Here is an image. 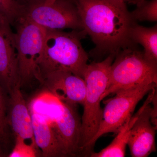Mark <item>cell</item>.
Wrapping results in <instances>:
<instances>
[{"mask_svg": "<svg viewBox=\"0 0 157 157\" xmlns=\"http://www.w3.org/2000/svg\"><path fill=\"white\" fill-rule=\"evenodd\" d=\"M0 85L8 95L21 86L14 33L0 26Z\"/></svg>", "mask_w": 157, "mask_h": 157, "instance_id": "30bf717a", "label": "cell"}, {"mask_svg": "<svg viewBox=\"0 0 157 157\" xmlns=\"http://www.w3.org/2000/svg\"><path fill=\"white\" fill-rule=\"evenodd\" d=\"M31 113V112H30ZM36 145L43 157H66L63 149L50 124L31 113Z\"/></svg>", "mask_w": 157, "mask_h": 157, "instance_id": "4fadbf2b", "label": "cell"}, {"mask_svg": "<svg viewBox=\"0 0 157 157\" xmlns=\"http://www.w3.org/2000/svg\"><path fill=\"white\" fill-rule=\"evenodd\" d=\"M24 17L45 29L83 30L74 0H45L28 9Z\"/></svg>", "mask_w": 157, "mask_h": 157, "instance_id": "52a82bcc", "label": "cell"}, {"mask_svg": "<svg viewBox=\"0 0 157 157\" xmlns=\"http://www.w3.org/2000/svg\"><path fill=\"white\" fill-rule=\"evenodd\" d=\"M76 107L64 103L62 114L51 124L66 157L74 156L79 153L81 121Z\"/></svg>", "mask_w": 157, "mask_h": 157, "instance_id": "8fae6325", "label": "cell"}, {"mask_svg": "<svg viewBox=\"0 0 157 157\" xmlns=\"http://www.w3.org/2000/svg\"><path fill=\"white\" fill-rule=\"evenodd\" d=\"M120 1H122L125 3H133L136 1V0H120Z\"/></svg>", "mask_w": 157, "mask_h": 157, "instance_id": "603a6c76", "label": "cell"}, {"mask_svg": "<svg viewBox=\"0 0 157 157\" xmlns=\"http://www.w3.org/2000/svg\"><path fill=\"white\" fill-rule=\"evenodd\" d=\"M26 9L15 0H0V26L11 30V25L25 15Z\"/></svg>", "mask_w": 157, "mask_h": 157, "instance_id": "e0dca14e", "label": "cell"}, {"mask_svg": "<svg viewBox=\"0 0 157 157\" xmlns=\"http://www.w3.org/2000/svg\"><path fill=\"white\" fill-rule=\"evenodd\" d=\"M83 30L95 45L90 55L95 59L116 56L125 48L137 47L130 38L133 26L126 4L120 0H74Z\"/></svg>", "mask_w": 157, "mask_h": 157, "instance_id": "6da1fadb", "label": "cell"}, {"mask_svg": "<svg viewBox=\"0 0 157 157\" xmlns=\"http://www.w3.org/2000/svg\"><path fill=\"white\" fill-rule=\"evenodd\" d=\"M14 40L18 57L21 87L33 82H42L39 64L46 30L23 17L15 24Z\"/></svg>", "mask_w": 157, "mask_h": 157, "instance_id": "277c9868", "label": "cell"}, {"mask_svg": "<svg viewBox=\"0 0 157 157\" xmlns=\"http://www.w3.org/2000/svg\"><path fill=\"white\" fill-rule=\"evenodd\" d=\"M157 83L143 84L118 90L114 97L104 101L102 121L98 132L86 146L82 153L90 155L97 140L109 133L117 134L130 117L135 107L147 94L155 88Z\"/></svg>", "mask_w": 157, "mask_h": 157, "instance_id": "8992f818", "label": "cell"}, {"mask_svg": "<svg viewBox=\"0 0 157 157\" xmlns=\"http://www.w3.org/2000/svg\"><path fill=\"white\" fill-rule=\"evenodd\" d=\"M28 107L31 113L52 124L62 114L64 103L47 90L34 98Z\"/></svg>", "mask_w": 157, "mask_h": 157, "instance_id": "5bb4252c", "label": "cell"}, {"mask_svg": "<svg viewBox=\"0 0 157 157\" xmlns=\"http://www.w3.org/2000/svg\"><path fill=\"white\" fill-rule=\"evenodd\" d=\"M21 88L19 86H17L8 95V126L15 137L29 140L32 144L37 147L34 139L30 111L22 95Z\"/></svg>", "mask_w": 157, "mask_h": 157, "instance_id": "7c38bea8", "label": "cell"}, {"mask_svg": "<svg viewBox=\"0 0 157 157\" xmlns=\"http://www.w3.org/2000/svg\"><path fill=\"white\" fill-rule=\"evenodd\" d=\"M9 96L0 85V148L5 152L10 141V131L7 122Z\"/></svg>", "mask_w": 157, "mask_h": 157, "instance_id": "d6986e66", "label": "cell"}, {"mask_svg": "<svg viewBox=\"0 0 157 157\" xmlns=\"http://www.w3.org/2000/svg\"><path fill=\"white\" fill-rule=\"evenodd\" d=\"M6 155V153L4 152L0 148V157L5 156V155Z\"/></svg>", "mask_w": 157, "mask_h": 157, "instance_id": "cb8c5ba5", "label": "cell"}, {"mask_svg": "<svg viewBox=\"0 0 157 157\" xmlns=\"http://www.w3.org/2000/svg\"><path fill=\"white\" fill-rule=\"evenodd\" d=\"M45 0H15L19 5L25 7L26 9V11L31 7L41 4Z\"/></svg>", "mask_w": 157, "mask_h": 157, "instance_id": "7402d4cb", "label": "cell"}, {"mask_svg": "<svg viewBox=\"0 0 157 157\" xmlns=\"http://www.w3.org/2000/svg\"><path fill=\"white\" fill-rule=\"evenodd\" d=\"M46 30L39 64L42 81L45 76L57 70L69 71L83 78L89 57L81 42L87 36L85 31Z\"/></svg>", "mask_w": 157, "mask_h": 157, "instance_id": "7a4b0ae2", "label": "cell"}, {"mask_svg": "<svg viewBox=\"0 0 157 157\" xmlns=\"http://www.w3.org/2000/svg\"><path fill=\"white\" fill-rule=\"evenodd\" d=\"M151 103L152 104V106L151 115V121L153 125L157 128V99L156 92L153 96Z\"/></svg>", "mask_w": 157, "mask_h": 157, "instance_id": "44dd1931", "label": "cell"}, {"mask_svg": "<svg viewBox=\"0 0 157 157\" xmlns=\"http://www.w3.org/2000/svg\"><path fill=\"white\" fill-rule=\"evenodd\" d=\"M136 9L131 12L133 19L136 22L157 21V0H137Z\"/></svg>", "mask_w": 157, "mask_h": 157, "instance_id": "ac0fdd59", "label": "cell"}, {"mask_svg": "<svg viewBox=\"0 0 157 157\" xmlns=\"http://www.w3.org/2000/svg\"><path fill=\"white\" fill-rule=\"evenodd\" d=\"M115 57L109 55L101 61L88 64L86 67L83 77L86 90L82 104L79 153H82L99 129L103 115L101 106L102 97L107 89L110 67Z\"/></svg>", "mask_w": 157, "mask_h": 157, "instance_id": "3957f363", "label": "cell"}, {"mask_svg": "<svg viewBox=\"0 0 157 157\" xmlns=\"http://www.w3.org/2000/svg\"><path fill=\"white\" fill-rule=\"evenodd\" d=\"M152 82L157 83V66L147 62L143 52L137 47L125 48L117 55L111 65L102 101L118 90Z\"/></svg>", "mask_w": 157, "mask_h": 157, "instance_id": "5b68a950", "label": "cell"}, {"mask_svg": "<svg viewBox=\"0 0 157 157\" xmlns=\"http://www.w3.org/2000/svg\"><path fill=\"white\" fill-rule=\"evenodd\" d=\"M19 137H15V145L8 156L9 157H37L39 149Z\"/></svg>", "mask_w": 157, "mask_h": 157, "instance_id": "ffe728a7", "label": "cell"}, {"mask_svg": "<svg viewBox=\"0 0 157 157\" xmlns=\"http://www.w3.org/2000/svg\"><path fill=\"white\" fill-rule=\"evenodd\" d=\"M130 38L135 44H140L144 48L145 59L151 64L157 66V25L146 27L136 23L130 33Z\"/></svg>", "mask_w": 157, "mask_h": 157, "instance_id": "9a60e30c", "label": "cell"}, {"mask_svg": "<svg viewBox=\"0 0 157 157\" xmlns=\"http://www.w3.org/2000/svg\"><path fill=\"white\" fill-rule=\"evenodd\" d=\"M42 84L63 103L76 106L84 102L86 90L84 79L69 71L52 72L43 78Z\"/></svg>", "mask_w": 157, "mask_h": 157, "instance_id": "9c48e42d", "label": "cell"}, {"mask_svg": "<svg viewBox=\"0 0 157 157\" xmlns=\"http://www.w3.org/2000/svg\"><path fill=\"white\" fill-rule=\"evenodd\" d=\"M156 92V88L149 92L148 97L140 108V112L130 132L128 145L133 157H146L156 151L157 128L152 124L151 115L152 100Z\"/></svg>", "mask_w": 157, "mask_h": 157, "instance_id": "ba28073f", "label": "cell"}, {"mask_svg": "<svg viewBox=\"0 0 157 157\" xmlns=\"http://www.w3.org/2000/svg\"><path fill=\"white\" fill-rule=\"evenodd\" d=\"M140 109L135 115H132L121 127L117 133L116 136L108 146L98 152L90 154L91 157H124L125 155V150L130 132L132 126L137 120Z\"/></svg>", "mask_w": 157, "mask_h": 157, "instance_id": "2e32d148", "label": "cell"}]
</instances>
